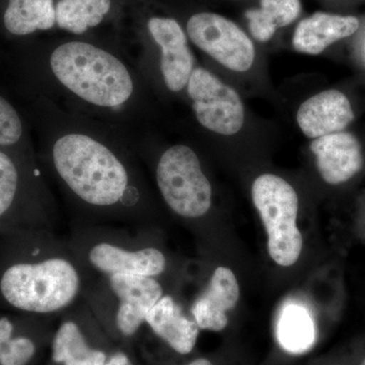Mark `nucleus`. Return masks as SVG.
I'll use <instances>...</instances> for the list:
<instances>
[{"label": "nucleus", "mask_w": 365, "mask_h": 365, "mask_svg": "<svg viewBox=\"0 0 365 365\" xmlns=\"http://www.w3.org/2000/svg\"><path fill=\"white\" fill-rule=\"evenodd\" d=\"M312 153L324 181L342 184L354 177L364 165L359 139L349 132H337L312 141Z\"/></svg>", "instance_id": "13"}, {"label": "nucleus", "mask_w": 365, "mask_h": 365, "mask_svg": "<svg viewBox=\"0 0 365 365\" xmlns=\"http://www.w3.org/2000/svg\"><path fill=\"white\" fill-rule=\"evenodd\" d=\"M188 39L199 50L232 71H248L255 61V47L234 21L215 13H197L187 21Z\"/></svg>", "instance_id": "11"}, {"label": "nucleus", "mask_w": 365, "mask_h": 365, "mask_svg": "<svg viewBox=\"0 0 365 365\" xmlns=\"http://www.w3.org/2000/svg\"><path fill=\"white\" fill-rule=\"evenodd\" d=\"M37 349L32 338L16 335L0 351V365H28L35 357Z\"/></svg>", "instance_id": "23"}, {"label": "nucleus", "mask_w": 365, "mask_h": 365, "mask_svg": "<svg viewBox=\"0 0 365 365\" xmlns=\"http://www.w3.org/2000/svg\"><path fill=\"white\" fill-rule=\"evenodd\" d=\"M153 225L71 223L67 237L86 275L143 276L160 280L170 259Z\"/></svg>", "instance_id": "4"}, {"label": "nucleus", "mask_w": 365, "mask_h": 365, "mask_svg": "<svg viewBox=\"0 0 365 365\" xmlns=\"http://www.w3.org/2000/svg\"><path fill=\"white\" fill-rule=\"evenodd\" d=\"M16 336V324L7 317H0V351Z\"/></svg>", "instance_id": "24"}, {"label": "nucleus", "mask_w": 365, "mask_h": 365, "mask_svg": "<svg viewBox=\"0 0 365 365\" xmlns=\"http://www.w3.org/2000/svg\"><path fill=\"white\" fill-rule=\"evenodd\" d=\"M104 365H134V364L128 354L123 351H117L108 357Z\"/></svg>", "instance_id": "25"}, {"label": "nucleus", "mask_w": 365, "mask_h": 365, "mask_svg": "<svg viewBox=\"0 0 365 365\" xmlns=\"http://www.w3.org/2000/svg\"><path fill=\"white\" fill-rule=\"evenodd\" d=\"M361 365H365V359L364 360V362H362Z\"/></svg>", "instance_id": "27"}, {"label": "nucleus", "mask_w": 365, "mask_h": 365, "mask_svg": "<svg viewBox=\"0 0 365 365\" xmlns=\"http://www.w3.org/2000/svg\"><path fill=\"white\" fill-rule=\"evenodd\" d=\"M41 98L60 109L114 125L144 129L153 90L123 50L83 37L45 45L34 66Z\"/></svg>", "instance_id": "2"}, {"label": "nucleus", "mask_w": 365, "mask_h": 365, "mask_svg": "<svg viewBox=\"0 0 365 365\" xmlns=\"http://www.w3.org/2000/svg\"><path fill=\"white\" fill-rule=\"evenodd\" d=\"M240 287L230 269L217 267L207 287L194 300L190 313L200 330L220 332L228 323L227 312L237 306Z\"/></svg>", "instance_id": "15"}, {"label": "nucleus", "mask_w": 365, "mask_h": 365, "mask_svg": "<svg viewBox=\"0 0 365 365\" xmlns=\"http://www.w3.org/2000/svg\"><path fill=\"white\" fill-rule=\"evenodd\" d=\"M21 162L0 148V232L57 234L61 215L55 193L35 163Z\"/></svg>", "instance_id": "6"}, {"label": "nucleus", "mask_w": 365, "mask_h": 365, "mask_svg": "<svg viewBox=\"0 0 365 365\" xmlns=\"http://www.w3.org/2000/svg\"><path fill=\"white\" fill-rule=\"evenodd\" d=\"M113 7L114 0H56V29L83 37L104 23Z\"/></svg>", "instance_id": "19"}, {"label": "nucleus", "mask_w": 365, "mask_h": 365, "mask_svg": "<svg viewBox=\"0 0 365 365\" xmlns=\"http://www.w3.org/2000/svg\"><path fill=\"white\" fill-rule=\"evenodd\" d=\"M42 163L71 223L153 225L157 204L129 132L40 98Z\"/></svg>", "instance_id": "1"}, {"label": "nucleus", "mask_w": 365, "mask_h": 365, "mask_svg": "<svg viewBox=\"0 0 365 365\" xmlns=\"http://www.w3.org/2000/svg\"><path fill=\"white\" fill-rule=\"evenodd\" d=\"M278 342L285 351L302 354L316 342V326L311 314L299 304L283 307L276 327Z\"/></svg>", "instance_id": "20"}, {"label": "nucleus", "mask_w": 365, "mask_h": 365, "mask_svg": "<svg viewBox=\"0 0 365 365\" xmlns=\"http://www.w3.org/2000/svg\"><path fill=\"white\" fill-rule=\"evenodd\" d=\"M353 119L354 112L349 100L337 90L321 91L307 98L297 114L300 130L313 139L343 131Z\"/></svg>", "instance_id": "14"}, {"label": "nucleus", "mask_w": 365, "mask_h": 365, "mask_svg": "<svg viewBox=\"0 0 365 365\" xmlns=\"http://www.w3.org/2000/svg\"><path fill=\"white\" fill-rule=\"evenodd\" d=\"M187 365H213L211 364L210 361H209L208 359H198L193 360V361L190 362L189 364Z\"/></svg>", "instance_id": "26"}, {"label": "nucleus", "mask_w": 365, "mask_h": 365, "mask_svg": "<svg viewBox=\"0 0 365 365\" xmlns=\"http://www.w3.org/2000/svg\"><path fill=\"white\" fill-rule=\"evenodd\" d=\"M0 259V302L29 316L56 317L81 302L85 269L56 232L7 235Z\"/></svg>", "instance_id": "3"}, {"label": "nucleus", "mask_w": 365, "mask_h": 365, "mask_svg": "<svg viewBox=\"0 0 365 365\" xmlns=\"http://www.w3.org/2000/svg\"><path fill=\"white\" fill-rule=\"evenodd\" d=\"M359 28V21L355 16L316 13L299 21L292 44L297 52L319 55L329 46L352 36Z\"/></svg>", "instance_id": "17"}, {"label": "nucleus", "mask_w": 365, "mask_h": 365, "mask_svg": "<svg viewBox=\"0 0 365 365\" xmlns=\"http://www.w3.org/2000/svg\"><path fill=\"white\" fill-rule=\"evenodd\" d=\"M165 294L162 282L143 276H88L81 299L101 327L122 338L135 336L151 307Z\"/></svg>", "instance_id": "7"}, {"label": "nucleus", "mask_w": 365, "mask_h": 365, "mask_svg": "<svg viewBox=\"0 0 365 365\" xmlns=\"http://www.w3.org/2000/svg\"><path fill=\"white\" fill-rule=\"evenodd\" d=\"M252 198L267 232L271 258L282 267L294 265L302 250L297 225L299 197L294 187L276 175H261L252 186Z\"/></svg>", "instance_id": "9"}, {"label": "nucleus", "mask_w": 365, "mask_h": 365, "mask_svg": "<svg viewBox=\"0 0 365 365\" xmlns=\"http://www.w3.org/2000/svg\"><path fill=\"white\" fill-rule=\"evenodd\" d=\"M145 323L153 333L179 354H189L195 347L198 325L190 319L181 304L170 294H163L148 316Z\"/></svg>", "instance_id": "16"}, {"label": "nucleus", "mask_w": 365, "mask_h": 365, "mask_svg": "<svg viewBox=\"0 0 365 365\" xmlns=\"http://www.w3.org/2000/svg\"><path fill=\"white\" fill-rule=\"evenodd\" d=\"M143 52L135 59L151 90L155 85L173 95L186 91L196 68L186 31L170 16H153L144 26Z\"/></svg>", "instance_id": "8"}, {"label": "nucleus", "mask_w": 365, "mask_h": 365, "mask_svg": "<svg viewBox=\"0 0 365 365\" xmlns=\"http://www.w3.org/2000/svg\"><path fill=\"white\" fill-rule=\"evenodd\" d=\"M141 162L148 165L163 203L180 218L202 220L212 207L213 190L193 148L173 144L160 150L140 133H129Z\"/></svg>", "instance_id": "5"}, {"label": "nucleus", "mask_w": 365, "mask_h": 365, "mask_svg": "<svg viewBox=\"0 0 365 365\" xmlns=\"http://www.w3.org/2000/svg\"><path fill=\"white\" fill-rule=\"evenodd\" d=\"M300 11V0H261L260 9L246 11L250 32L259 42H267L278 29L294 23Z\"/></svg>", "instance_id": "21"}, {"label": "nucleus", "mask_w": 365, "mask_h": 365, "mask_svg": "<svg viewBox=\"0 0 365 365\" xmlns=\"http://www.w3.org/2000/svg\"><path fill=\"white\" fill-rule=\"evenodd\" d=\"M56 0H9L4 25L11 35H32L56 28Z\"/></svg>", "instance_id": "18"}, {"label": "nucleus", "mask_w": 365, "mask_h": 365, "mask_svg": "<svg viewBox=\"0 0 365 365\" xmlns=\"http://www.w3.org/2000/svg\"><path fill=\"white\" fill-rule=\"evenodd\" d=\"M95 316L83 299L61 314V323L52 340V360L61 365H104L107 352L93 346L88 331Z\"/></svg>", "instance_id": "12"}, {"label": "nucleus", "mask_w": 365, "mask_h": 365, "mask_svg": "<svg viewBox=\"0 0 365 365\" xmlns=\"http://www.w3.org/2000/svg\"><path fill=\"white\" fill-rule=\"evenodd\" d=\"M25 136L23 120L6 98L0 95V148L20 145Z\"/></svg>", "instance_id": "22"}, {"label": "nucleus", "mask_w": 365, "mask_h": 365, "mask_svg": "<svg viewBox=\"0 0 365 365\" xmlns=\"http://www.w3.org/2000/svg\"><path fill=\"white\" fill-rule=\"evenodd\" d=\"M186 93L197 123L218 135H235L245 123L242 98L232 86L223 83L205 67L196 66Z\"/></svg>", "instance_id": "10"}]
</instances>
